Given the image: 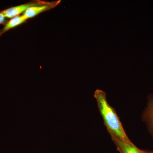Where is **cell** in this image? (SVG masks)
<instances>
[{"label":"cell","instance_id":"obj_1","mask_svg":"<svg viewBox=\"0 0 153 153\" xmlns=\"http://www.w3.org/2000/svg\"><path fill=\"white\" fill-rule=\"evenodd\" d=\"M94 97L108 133L125 140H130L124 130L117 114L108 102L105 92L100 89H97L94 92Z\"/></svg>","mask_w":153,"mask_h":153},{"label":"cell","instance_id":"obj_4","mask_svg":"<svg viewBox=\"0 0 153 153\" xmlns=\"http://www.w3.org/2000/svg\"><path fill=\"white\" fill-rule=\"evenodd\" d=\"M37 5V4L35 3L25 4L9 8L2 11V12L6 18L11 19L14 17L19 16L22 13H25L29 8Z\"/></svg>","mask_w":153,"mask_h":153},{"label":"cell","instance_id":"obj_7","mask_svg":"<svg viewBox=\"0 0 153 153\" xmlns=\"http://www.w3.org/2000/svg\"><path fill=\"white\" fill-rule=\"evenodd\" d=\"M6 18L4 16L2 12H0V25H3V24H6Z\"/></svg>","mask_w":153,"mask_h":153},{"label":"cell","instance_id":"obj_5","mask_svg":"<svg viewBox=\"0 0 153 153\" xmlns=\"http://www.w3.org/2000/svg\"><path fill=\"white\" fill-rule=\"evenodd\" d=\"M27 21L23 16H18L14 17L10 19V21L6 23L4 27L0 30V36H2L4 33H6L11 29H13L22 25Z\"/></svg>","mask_w":153,"mask_h":153},{"label":"cell","instance_id":"obj_6","mask_svg":"<svg viewBox=\"0 0 153 153\" xmlns=\"http://www.w3.org/2000/svg\"><path fill=\"white\" fill-rule=\"evenodd\" d=\"M48 6H35L28 9L23 15L25 19H28L36 16L42 12L48 10Z\"/></svg>","mask_w":153,"mask_h":153},{"label":"cell","instance_id":"obj_8","mask_svg":"<svg viewBox=\"0 0 153 153\" xmlns=\"http://www.w3.org/2000/svg\"><path fill=\"white\" fill-rule=\"evenodd\" d=\"M144 151V153H153V152H146V151Z\"/></svg>","mask_w":153,"mask_h":153},{"label":"cell","instance_id":"obj_3","mask_svg":"<svg viewBox=\"0 0 153 153\" xmlns=\"http://www.w3.org/2000/svg\"><path fill=\"white\" fill-rule=\"evenodd\" d=\"M142 119L153 138V94L148 96L147 104L143 112Z\"/></svg>","mask_w":153,"mask_h":153},{"label":"cell","instance_id":"obj_2","mask_svg":"<svg viewBox=\"0 0 153 153\" xmlns=\"http://www.w3.org/2000/svg\"><path fill=\"white\" fill-rule=\"evenodd\" d=\"M110 134L120 153H144L143 151L137 147L131 142V141L125 140L112 134Z\"/></svg>","mask_w":153,"mask_h":153}]
</instances>
